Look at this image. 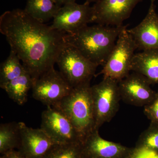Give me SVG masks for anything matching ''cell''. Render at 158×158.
Segmentation results:
<instances>
[{"instance_id":"obj_1","label":"cell","mask_w":158,"mask_h":158,"mask_svg":"<svg viewBox=\"0 0 158 158\" xmlns=\"http://www.w3.org/2000/svg\"><path fill=\"white\" fill-rule=\"evenodd\" d=\"M0 32L34 80L54 67L67 45L66 33L40 22L21 9L1 15Z\"/></svg>"},{"instance_id":"obj_2","label":"cell","mask_w":158,"mask_h":158,"mask_svg":"<svg viewBox=\"0 0 158 158\" xmlns=\"http://www.w3.org/2000/svg\"><path fill=\"white\" fill-rule=\"evenodd\" d=\"M124 27L88 25L73 33L65 34V40L67 45L76 49L89 61L103 66Z\"/></svg>"},{"instance_id":"obj_3","label":"cell","mask_w":158,"mask_h":158,"mask_svg":"<svg viewBox=\"0 0 158 158\" xmlns=\"http://www.w3.org/2000/svg\"><path fill=\"white\" fill-rule=\"evenodd\" d=\"M90 82L73 88L69 94L52 106L68 117L84 141L95 130Z\"/></svg>"},{"instance_id":"obj_4","label":"cell","mask_w":158,"mask_h":158,"mask_svg":"<svg viewBox=\"0 0 158 158\" xmlns=\"http://www.w3.org/2000/svg\"><path fill=\"white\" fill-rule=\"evenodd\" d=\"M127 30V26H125L102 69L98 73L103 75V78L119 81L130 74L135 51L138 48Z\"/></svg>"},{"instance_id":"obj_5","label":"cell","mask_w":158,"mask_h":158,"mask_svg":"<svg viewBox=\"0 0 158 158\" xmlns=\"http://www.w3.org/2000/svg\"><path fill=\"white\" fill-rule=\"evenodd\" d=\"M95 125L99 130L103 124L110 122L117 113L121 100L118 81L103 78L98 84L91 86Z\"/></svg>"},{"instance_id":"obj_6","label":"cell","mask_w":158,"mask_h":158,"mask_svg":"<svg viewBox=\"0 0 158 158\" xmlns=\"http://www.w3.org/2000/svg\"><path fill=\"white\" fill-rule=\"evenodd\" d=\"M56 64L59 71L72 88L90 82L99 66L68 45L60 53Z\"/></svg>"},{"instance_id":"obj_7","label":"cell","mask_w":158,"mask_h":158,"mask_svg":"<svg viewBox=\"0 0 158 158\" xmlns=\"http://www.w3.org/2000/svg\"><path fill=\"white\" fill-rule=\"evenodd\" d=\"M40 128L56 144L84 143V139L68 117L53 107L47 106L42 112Z\"/></svg>"},{"instance_id":"obj_8","label":"cell","mask_w":158,"mask_h":158,"mask_svg":"<svg viewBox=\"0 0 158 158\" xmlns=\"http://www.w3.org/2000/svg\"><path fill=\"white\" fill-rule=\"evenodd\" d=\"M73 88L53 67L34 80L32 96L47 106H53L69 94Z\"/></svg>"},{"instance_id":"obj_9","label":"cell","mask_w":158,"mask_h":158,"mask_svg":"<svg viewBox=\"0 0 158 158\" xmlns=\"http://www.w3.org/2000/svg\"><path fill=\"white\" fill-rule=\"evenodd\" d=\"M143 0H99L92 6V23L120 27L130 17L137 4Z\"/></svg>"},{"instance_id":"obj_10","label":"cell","mask_w":158,"mask_h":158,"mask_svg":"<svg viewBox=\"0 0 158 158\" xmlns=\"http://www.w3.org/2000/svg\"><path fill=\"white\" fill-rule=\"evenodd\" d=\"M93 14V7L86 2L69 3L60 8L51 27L66 34L73 33L92 23Z\"/></svg>"},{"instance_id":"obj_11","label":"cell","mask_w":158,"mask_h":158,"mask_svg":"<svg viewBox=\"0 0 158 158\" xmlns=\"http://www.w3.org/2000/svg\"><path fill=\"white\" fill-rule=\"evenodd\" d=\"M144 76L134 72L118 81L121 99L136 106L144 107L154 98L156 91Z\"/></svg>"},{"instance_id":"obj_12","label":"cell","mask_w":158,"mask_h":158,"mask_svg":"<svg viewBox=\"0 0 158 158\" xmlns=\"http://www.w3.org/2000/svg\"><path fill=\"white\" fill-rule=\"evenodd\" d=\"M20 142L19 151L27 158H44L57 145L41 128L27 126L19 123Z\"/></svg>"},{"instance_id":"obj_13","label":"cell","mask_w":158,"mask_h":158,"mask_svg":"<svg viewBox=\"0 0 158 158\" xmlns=\"http://www.w3.org/2000/svg\"><path fill=\"white\" fill-rule=\"evenodd\" d=\"M138 49H158V14L155 0H151L147 15L139 24L128 29Z\"/></svg>"},{"instance_id":"obj_14","label":"cell","mask_w":158,"mask_h":158,"mask_svg":"<svg viewBox=\"0 0 158 158\" xmlns=\"http://www.w3.org/2000/svg\"><path fill=\"white\" fill-rule=\"evenodd\" d=\"M85 158H127L132 148L105 140L94 130L83 144Z\"/></svg>"},{"instance_id":"obj_15","label":"cell","mask_w":158,"mask_h":158,"mask_svg":"<svg viewBox=\"0 0 158 158\" xmlns=\"http://www.w3.org/2000/svg\"><path fill=\"white\" fill-rule=\"evenodd\" d=\"M131 71L144 76L151 85H158V49L147 50L135 54Z\"/></svg>"},{"instance_id":"obj_16","label":"cell","mask_w":158,"mask_h":158,"mask_svg":"<svg viewBox=\"0 0 158 158\" xmlns=\"http://www.w3.org/2000/svg\"><path fill=\"white\" fill-rule=\"evenodd\" d=\"M34 79L28 72L12 80L2 88L11 99L19 106L27 101L29 90L32 89Z\"/></svg>"},{"instance_id":"obj_17","label":"cell","mask_w":158,"mask_h":158,"mask_svg":"<svg viewBox=\"0 0 158 158\" xmlns=\"http://www.w3.org/2000/svg\"><path fill=\"white\" fill-rule=\"evenodd\" d=\"M61 7L54 0H27L24 10L34 19L45 23L54 18Z\"/></svg>"},{"instance_id":"obj_18","label":"cell","mask_w":158,"mask_h":158,"mask_svg":"<svg viewBox=\"0 0 158 158\" xmlns=\"http://www.w3.org/2000/svg\"><path fill=\"white\" fill-rule=\"evenodd\" d=\"M20 61L17 55L11 50L8 58L1 63L0 87L2 89L12 80L27 72Z\"/></svg>"},{"instance_id":"obj_19","label":"cell","mask_w":158,"mask_h":158,"mask_svg":"<svg viewBox=\"0 0 158 158\" xmlns=\"http://www.w3.org/2000/svg\"><path fill=\"white\" fill-rule=\"evenodd\" d=\"M20 142L19 123H2L0 126V153L5 154L19 148Z\"/></svg>"},{"instance_id":"obj_20","label":"cell","mask_w":158,"mask_h":158,"mask_svg":"<svg viewBox=\"0 0 158 158\" xmlns=\"http://www.w3.org/2000/svg\"><path fill=\"white\" fill-rule=\"evenodd\" d=\"M83 144H57L44 158H85Z\"/></svg>"},{"instance_id":"obj_21","label":"cell","mask_w":158,"mask_h":158,"mask_svg":"<svg viewBox=\"0 0 158 158\" xmlns=\"http://www.w3.org/2000/svg\"><path fill=\"white\" fill-rule=\"evenodd\" d=\"M136 147L146 148L158 152V125L150 122L149 127L139 137Z\"/></svg>"},{"instance_id":"obj_22","label":"cell","mask_w":158,"mask_h":158,"mask_svg":"<svg viewBox=\"0 0 158 158\" xmlns=\"http://www.w3.org/2000/svg\"><path fill=\"white\" fill-rule=\"evenodd\" d=\"M144 114L151 122L158 125V90L153 100L144 106Z\"/></svg>"},{"instance_id":"obj_23","label":"cell","mask_w":158,"mask_h":158,"mask_svg":"<svg viewBox=\"0 0 158 158\" xmlns=\"http://www.w3.org/2000/svg\"><path fill=\"white\" fill-rule=\"evenodd\" d=\"M127 158H158V152L146 148H132Z\"/></svg>"},{"instance_id":"obj_24","label":"cell","mask_w":158,"mask_h":158,"mask_svg":"<svg viewBox=\"0 0 158 158\" xmlns=\"http://www.w3.org/2000/svg\"><path fill=\"white\" fill-rule=\"evenodd\" d=\"M6 158H27L19 151H10L5 154Z\"/></svg>"},{"instance_id":"obj_25","label":"cell","mask_w":158,"mask_h":158,"mask_svg":"<svg viewBox=\"0 0 158 158\" xmlns=\"http://www.w3.org/2000/svg\"><path fill=\"white\" fill-rule=\"evenodd\" d=\"M76 0H54L57 5L60 7L69 3L76 2Z\"/></svg>"},{"instance_id":"obj_26","label":"cell","mask_w":158,"mask_h":158,"mask_svg":"<svg viewBox=\"0 0 158 158\" xmlns=\"http://www.w3.org/2000/svg\"><path fill=\"white\" fill-rule=\"evenodd\" d=\"M99 0H86V2L88 3V4H90V3L92 2L96 3Z\"/></svg>"},{"instance_id":"obj_27","label":"cell","mask_w":158,"mask_h":158,"mask_svg":"<svg viewBox=\"0 0 158 158\" xmlns=\"http://www.w3.org/2000/svg\"><path fill=\"white\" fill-rule=\"evenodd\" d=\"M6 158V155H2L1 156V158Z\"/></svg>"}]
</instances>
